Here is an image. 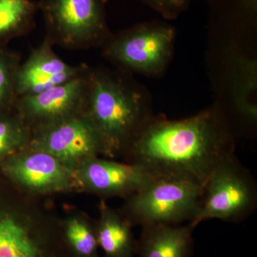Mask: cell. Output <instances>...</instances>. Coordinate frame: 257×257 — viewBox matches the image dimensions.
<instances>
[{
  "instance_id": "6da1fadb",
  "label": "cell",
  "mask_w": 257,
  "mask_h": 257,
  "mask_svg": "<svg viewBox=\"0 0 257 257\" xmlns=\"http://www.w3.org/2000/svg\"><path fill=\"white\" fill-rule=\"evenodd\" d=\"M234 149L226 116L212 106L183 119L151 115L122 157L155 175L182 176L203 188L218 165L234 155Z\"/></svg>"
},
{
  "instance_id": "7a4b0ae2",
  "label": "cell",
  "mask_w": 257,
  "mask_h": 257,
  "mask_svg": "<svg viewBox=\"0 0 257 257\" xmlns=\"http://www.w3.org/2000/svg\"><path fill=\"white\" fill-rule=\"evenodd\" d=\"M84 114L100 141L102 156L122 157L151 114L145 91L116 74L89 69Z\"/></svg>"
},
{
  "instance_id": "3957f363",
  "label": "cell",
  "mask_w": 257,
  "mask_h": 257,
  "mask_svg": "<svg viewBox=\"0 0 257 257\" xmlns=\"http://www.w3.org/2000/svg\"><path fill=\"white\" fill-rule=\"evenodd\" d=\"M39 199L13 186L9 197L0 198V257H74L61 219Z\"/></svg>"
},
{
  "instance_id": "277c9868",
  "label": "cell",
  "mask_w": 257,
  "mask_h": 257,
  "mask_svg": "<svg viewBox=\"0 0 257 257\" xmlns=\"http://www.w3.org/2000/svg\"><path fill=\"white\" fill-rule=\"evenodd\" d=\"M202 191L200 184L187 177L155 175L125 199L121 212L133 226L189 223L199 211Z\"/></svg>"
},
{
  "instance_id": "5b68a950",
  "label": "cell",
  "mask_w": 257,
  "mask_h": 257,
  "mask_svg": "<svg viewBox=\"0 0 257 257\" xmlns=\"http://www.w3.org/2000/svg\"><path fill=\"white\" fill-rule=\"evenodd\" d=\"M106 0H40L45 38L53 45L81 50L104 45L110 38Z\"/></svg>"
},
{
  "instance_id": "8992f818",
  "label": "cell",
  "mask_w": 257,
  "mask_h": 257,
  "mask_svg": "<svg viewBox=\"0 0 257 257\" xmlns=\"http://www.w3.org/2000/svg\"><path fill=\"white\" fill-rule=\"evenodd\" d=\"M257 191L252 176L234 155L214 169L203 187L197 215L189 224L218 219L239 222L248 217L256 206Z\"/></svg>"
},
{
  "instance_id": "52a82bcc",
  "label": "cell",
  "mask_w": 257,
  "mask_h": 257,
  "mask_svg": "<svg viewBox=\"0 0 257 257\" xmlns=\"http://www.w3.org/2000/svg\"><path fill=\"white\" fill-rule=\"evenodd\" d=\"M175 37V29L168 24H139L111 35L103 45V55L127 70L157 76L164 72L172 58Z\"/></svg>"
},
{
  "instance_id": "ba28073f",
  "label": "cell",
  "mask_w": 257,
  "mask_h": 257,
  "mask_svg": "<svg viewBox=\"0 0 257 257\" xmlns=\"http://www.w3.org/2000/svg\"><path fill=\"white\" fill-rule=\"evenodd\" d=\"M0 172L13 187L32 197L79 192L74 170L31 147L2 162Z\"/></svg>"
},
{
  "instance_id": "9c48e42d",
  "label": "cell",
  "mask_w": 257,
  "mask_h": 257,
  "mask_svg": "<svg viewBox=\"0 0 257 257\" xmlns=\"http://www.w3.org/2000/svg\"><path fill=\"white\" fill-rule=\"evenodd\" d=\"M30 145L75 170L102 155L99 139L84 113L31 130Z\"/></svg>"
},
{
  "instance_id": "30bf717a",
  "label": "cell",
  "mask_w": 257,
  "mask_h": 257,
  "mask_svg": "<svg viewBox=\"0 0 257 257\" xmlns=\"http://www.w3.org/2000/svg\"><path fill=\"white\" fill-rule=\"evenodd\" d=\"M34 95L18 98L14 111L30 130L84 113L88 74Z\"/></svg>"
},
{
  "instance_id": "8fae6325",
  "label": "cell",
  "mask_w": 257,
  "mask_h": 257,
  "mask_svg": "<svg viewBox=\"0 0 257 257\" xmlns=\"http://www.w3.org/2000/svg\"><path fill=\"white\" fill-rule=\"evenodd\" d=\"M79 192L104 198L130 197L153 178L141 166L94 157L74 170Z\"/></svg>"
},
{
  "instance_id": "7c38bea8",
  "label": "cell",
  "mask_w": 257,
  "mask_h": 257,
  "mask_svg": "<svg viewBox=\"0 0 257 257\" xmlns=\"http://www.w3.org/2000/svg\"><path fill=\"white\" fill-rule=\"evenodd\" d=\"M53 44L45 38L33 49L16 74L17 97L31 96L57 87L82 75L89 67L71 65L55 53Z\"/></svg>"
},
{
  "instance_id": "4fadbf2b",
  "label": "cell",
  "mask_w": 257,
  "mask_h": 257,
  "mask_svg": "<svg viewBox=\"0 0 257 257\" xmlns=\"http://www.w3.org/2000/svg\"><path fill=\"white\" fill-rule=\"evenodd\" d=\"M194 229L189 223L143 226L138 253L140 257H190Z\"/></svg>"
},
{
  "instance_id": "5bb4252c",
  "label": "cell",
  "mask_w": 257,
  "mask_h": 257,
  "mask_svg": "<svg viewBox=\"0 0 257 257\" xmlns=\"http://www.w3.org/2000/svg\"><path fill=\"white\" fill-rule=\"evenodd\" d=\"M98 207L96 237L99 247L105 256H135L138 251V241L134 236L133 224L121 211L111 208L104 199H101Z\"/></svg>"
},
{
  "instance_id": "9a60e30c",
  "label": "cell",
  "mask_w": 257,
  "mask_h": 257,
  "mask_svg": "<svg viewBox=\"0 0 257 257\" xmlns=\"http://www.w3.org/2000/svg\"><path fill=\"white\" fill-rule=\"evenodd\" d=\"M231 95L237 112L251 123L256 122L257 62L242 55L232 59Z\"/></svg>"
},
{
  "instance_id": "2e32d148",
  "label": "cell",
  "mask_w": 257,
  "mask_h": 257,
  "mask_svg": "<svg viewBox=\"0 0 257 257\" xmlns=\"http://www.w3.org/2000/svg\"><path fill=\"white\" fill-rule=\"evenodd\" d=\"M64 241L74 257H99L96 221L82 212L61 219Z\"/></svg>"
},
{
  "instance_id": "e0dca14e",
  "label": "cell",
  "mask_w": 257,
  "mask_h": 257,
  "mask_svg": "<svg viewBox=\"0 0 257 257\" xmlns=\"http://www.w3.org/2000/svg\"><path fill=\"white\" fill-rule=\"evenodd\" d=\"M37 11L32 0H0V42L31 31Z\"/></svg>"
},
{
  "instance_id": "ac0fdd59",
  "label": "cell",
  "mask_w": 257,
  "mask_h": 257,
  "mask_svg": "<svg viewBox=\"0 0 257 257\" xmlns=\"http://www.w3.org/2000/svg\"><path fill=\"white\" fill-rule=\"evenodd\" d=\"M31 130L14 110L0 115V164L28 148Z\"/></svg>"
},
{
  "instance_id": "d6986e66",
  "label": "cell",
  "mask_w": 257,
  "mask_h": 257,
  "mask_svg": "<svg viewBox=\"0 0 257 257\" xmlns=\"http://www.w3.org/2000/svg\"><path fill=\"white\" fill-rule=\"evenodd\" d=\"M21 59L18 54L0 48V115L14 110L16 74Z\"/></svg>"
},
{
  "instance_id": "ffe728a7",
  "label": "cell",
  "mask_w": 257,
  "mask_h": 257,
  "mask_svg": "<svg viewBox=\"0 0 257 257\" xmlns=\"http://www.w3.org/2000/svg\"><path fill=\"white\" fill-rule=\"evenodd\" d=\"M164 18L175 19L187 9L190 0H142Z\"/></svg>"
}]
</instances>
